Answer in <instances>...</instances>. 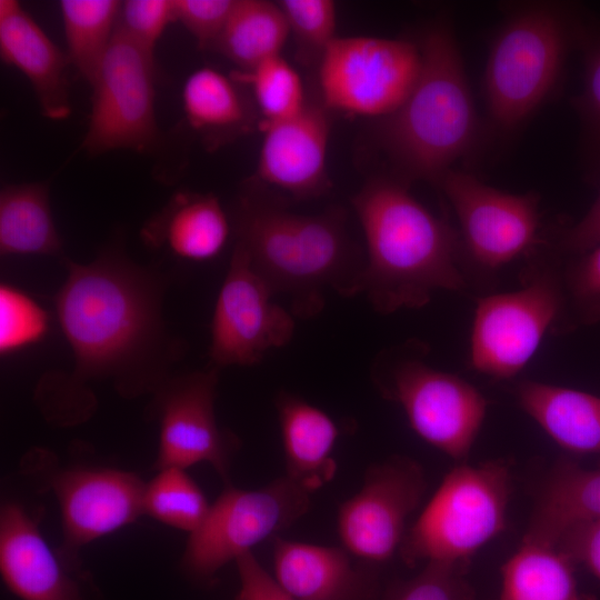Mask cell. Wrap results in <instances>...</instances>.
<instances>
[{"label": "cell", "mask_w": 600, "mask_h": 600, "mask_svg": "<svg viewBox=\"0 0 600 600\" xmlns=\"http://www.w3.org/2000/svg\"><path fill=\"white\" fill-rule=\"evenodd\" d=\"M219 369L171 376L152 394V409L159 420L158 470L184 469L209 463L223 479L229 478L238 438L221 428L214 413Z\"/></svg>", "instance_id": "obj_14"}, {"label": "cell", "mask_w": 600, "mask_h": 600, "mask_svg": "<svg viewBox=\"0 0 600 600\" xmlns=\"http://www.w3.org/2000/svg\"><path fill=\"white\" fill-rule=\"evenodd\" d=\"M510 472L504 462L460 466L443 479L399 548L407 563L466 564L506 524Z\"/></svg>", "instance_id": "obj_8"}, {"label": "cell", "mask_w": 600, "mask_h": 600, "mask_svg": "<svg viewBox=\"0 0 600 600\" xmlns=\"http://www.w3.org/2000/svg\"><path fill=\"white\" fill-rule=\"evenodd\" d=\"M344 213L297 214L260 199L243 200L237 243L273 294L290 298L296 318L317 317L324 292L344 298L360 293L366 253L346 231Z\"/></svg>", "instance_id": "obj_3"}, {"label": "cell", "mask_w": 600, "mask_h": 600, "mask_svg": "<svg viewBox=\"0 0 600 600\" xmlns=\"http://www.w3.org/2000/svg\"><path fill=\"white\" fill-rule=\"evenodd\" d=\"M176 22L172 0H127L121 2L117 27L150 52L167 27Z\"/></svg>", "instance_id": "obj_37"}, {"label": "cell", "mask_w": 600, "mask_h": 600, "mask_svg": "<svg viewBox=\"0 0 600 600\" xmlns=\"http://www.w3.org/2000/svg\"><path fill=\"white\" fill-rule=\"evenodd\" d=\"M273 297L236 244L211 320L210 367H252L291 341L294 317Z\"/></svg>", "instance_id": "obj_13"}, {"label": "cell", "mask_w": 600, "mask_h": 600, "mask_svg": "<svg viewBox=\"0 0 600 600\" xmlns=\"http://www.w3.org/2000/svg\"><path fill=\"white\" fill-rule=\"evenodd\" d=\"M0 56L29 80L46 118L54 121L69 118L67 53L16 0H0Z\"/></svg>", "instance_id": "obj_19"}, {"label": "cell", "mask_w": 600, "mask_h": 600, "mask_svg": "<svg viewBox=\"0 0 600 600\" xmlns=\"http://www.w3.org/2000/svg\"><path fill=\"white\" fill-rule=\"evenodd\" d=\"M554 547L573 563L584 566L600 581V520L567 529Z\"/></svg>", "instance_id": "obj_39"}, {"label": "cell", "mask_w": 600, "mask_h": 600, "mask_svg": "<svg viewBox=\"0 0 600 600\" xmlns=\"http://www.w3.org/2000/svg\"><path fill=\"white\" fill-rule=\"evenodd\" d=\"M311 492L286 474L264 487H227L190 533L182 566L193 578H212L224 564L278 537L311 507Z\"/></svg>", "instance_id": "obj_9"}, {"label": "cell", "mask_w": 600, "mask_h": 600, "mask_svg": "<svg viewBox=\"0 0 600 600\" xmlns=\"http://www.w3.org/2000/svg\"><path fill=\"white\" fill-rule=\"evenodd\" d=\"M274 580L293 600H369L373 577L347 549L272 539Z\"/></svg>", "instance_id": "obj_18"}, {"label": "cell", "mask_w": 600, "mask_h": 600, "mask_svg": "<svg viewBox=\"0 0 600 600\" xmlns=\"http://www.w3.org/2000/svg\"><path fill=\"white\" fill-rule=\"evenodd\" d=\"M577 47L582 51L583 83L572 104L582 131L584 174L600 183V28L582 19Z\"/></svg>", "instance_id": "obj_30"}, {"label": "cell", "mask_w": 600, "mask_h": 600, "mask_svg": "<svg viewBox=\"0 0 600 600\" xmlns=\"http://www.w3.org/2000/svg\"><path fill=\"white\" fill-rule=\"evenodd\" d=\"M181 99L188 123L210 147L250 128V111L237 80L211 67L199 68L188 76Z\"/></svg>", "instance_id": "obj_25"}, {"label": "cell", "mask_w": 600, "mask_h": 600, "mask_svg": "<svg viewBox=\"0 0 600 600\" xmlns=\"http://www.w3.org/2000/svg\"><path fill=\"white\" fill-rule=\"evenodd\" d=\"M553 242L563 256L588 251L600 243V194L574 224L562 229Z\"/></svg>", "instance_id": "obj_41"}, {"label": "cell", "mask_w": 600, "mask_h": 600, "mask_svg": "<svg viewBox=\"0 0 600 600\" xmlns=\"http://www.w3.org/2000/svg\"><path fill=\"white\" fill-rule=\"evenodd\" d=\"M504 13L483 76L490 128L500 138L519 131L554 92L582 20L553 1L516 2Z\"/></svg>", "instance_id": "obj_5"}, {"label": "cell", "mask_w": 600, "mask_h": 600, "mask_svg": "<svg viewBox=\"0 0 600 600\" xmlns=\"http://www.w3.org/2000/svg\"><path fill=\"white\" fill-rule=\"evenodd\" d=\"M236 563L240 578L238 600H293L279 587L252 552L240 556Z\"/></svg>", "instance_id": "obj_40"}, {"label": "cell", "mask_w": 600, "mask_h": 600, "mask_svg": "<svg viewBox=\"0 0 600 600\" xmlns=\"http://www.w3.org/2000/svg\"><path fill=\"white\" fill-rule=\"evenodd\" d=\"M281 8L290 33L301 49L317 54L320 60L328 46L337 38L336 4L330 0H282Z\"/></svg>", "instance_id": "obj_35"}, {"label": "cell", "mask_w": 600, "mask_h": 600, "mask_svg": "<svg viewBox=\"0 0 600 600\" xmlns=\"http://www.w3.org/2000/svg\"><path fill=\"white\" fill-rule=\"evenodd\" d=\"M63 262L54 302L74 368L59 390L77 396L87 382L104 381L126 398L153 393L184 353L162 316L167 277L111 249L88 263Z\"/></svg>", "instance_id": "obj_1"}, {"label": "cell", "mask_w": 600, "mask_h": 600, "mask_svg": "<svg viewBox=\"0 0 600 600\" xmlns=\"http://www.w3.org/2000/svg\"><path fill=\"white\" fill-rule=\"evenodd\" d=\"M44 309L23 291L0 287V353L7 356L39 342L48 332Z\"/></svg>", "instance_id": "obj_34"}, {"label": "cell", "mask_w": 600, "mask_h": 600, "mask_svg": "<svg viewBox=\"0 0 600 600\" xmlns=\"http://www.w3.org/2000/svg\"><path fill=\"white\" fill-rule=\"evenodd\" d=\"M459 223L464 262L494 272L526 257L541 238L540 196L491 187L473 173L453 168L436 184Z\"/></svg>", "instance_id": "obj_12"}, {"label": "cell", "mask_w": 600, "mask_h": 600, "mask_svg": "<svg viewBox=\"0 0 600 600\" xmlns=\"http://www.w3.org/2000/svg\"><path fill=\"white\" fill-rule=\"evenodd\" d=\"M573 566L557 547L524 538L501 569L499 600H594L580 591Z\"/></svg>", "instance_id": "obj_27"}, {"label": "cell", "mask_w": 600, "mask_h": 600, "mask_svg": "<svg viewBox=\"0 0 600 600\" xmlns=\"http://www.w3.org/2000/svg\"><path fill=\"white\" fill-rule=\"evenodd\" d=\"M600 520V469L562 461L553 470L524 538L554 546L569 528Z\"/></svg>", "instance_id": "obj_24"}, {"label": "cell", "mask_w": 600, "mask_h": 600, "mask_svg": "<svg viewBox=\"0 0 600 600\" xmlns=\"http://www.w3.org/2000/svg\"><path fill=\"white\" fill-rule=\"evenodd\" d=\"M210 506L201 489L181 468L160 469L146 484L144 513L189 533L202 523Z\"/></svg>", "instance_id": "obj_31"}, {"label": "cell", "mask_w": 600, "mask_h": 600, "mask_svg": "<svg viewBox=\"0 0 600 600\" xmlns=\"http://www.w3.org/2000/svg\"><path fill=\"white\" fill-rule=\"evenodd\" d=\"M422 468L407 457L371 466L361 489L341 503L338 533L342 546L368 563L388 560L400 548L406 522L426 491Z\"/></svg>", "instance_id": "obj_15"}, {"label": "cell", "mask_w": 600, "mask_h": 600, "mask_svg": "<svg viewBox=\"0 0 600 600\" xmlns=\"http://www.w3.org/2000/svg\"><path fill=\"white\" fill-rule=\"evenodd\" d=\"M522 409L563 449L600 454V397L538 381L517 389Z\"/></svg>", "instance_id": "obj_23"}, {"label": "cell", "mask_w": 600, "mask_h": 600, "mask_svg": "<svg viewBox=\"0 0 600 600\" xmlns=\"http://www.w3.org/2000/svg\"><path fill=\"white\" fill-rule=\"evenodd\" d=\"M230 236L228 217L210 193L179 192L141 230L147 246L167 248L190 261H208L221 253Z\"/></svg>", "instance_id": "obj_21"}, {"label": "cell", "mask_w": 600, "mask_h": 600, "mask_svg": "<svg viewBox=\"0 0 600 600\" xmlns=\"http://www.w3.org/2000/svg\"><path fill=\"white\" fill-rule=\"evenodd\" d=\"M233 78L251 86L264 122L289 119L307 104L299 74L281 54L268 58Z\"/></svg>", "instance_id": "obj_32"}, {"label": "cell", "mask_w": 600, "mask_h": 600, "mask_svg": "<svg viewBox=\"0 0 600 600\" xmlns=\"http://www.w3.org/2000/svg\"><path fill=\"white\" fill-rule=\"evenodd\" d=\"M562 284L568 332L579 326L600 324V243L564 256Z\"/></svg>", "instance_id": "obj_33"}, {"label": "cell", "mask_w": 600, "mask_h": 600, "mask_svg": "<svg viewBox=\"0 0 600 600\" xmlns=\"http://www.w3.org/2000/svg\"><path fill=\"white\" fill-rule=\"evenodd\" d=\"M401 179L378 178L352 199L366 239L363 293L382 314L428 304L468 287L458 229L436 217Z\"/></svg>", "instance_id": "obj_2"}, {"label": "cell", "mask_w": 600, "mask_h": 600, "mask_svg": "<svg viewBox=\"0 0 600 600\" xmlns=\"http://www.w3.org/2000/svg\"><path fill=\"white\" fill-rule=\"evenodd\" d=\"M421 69L419 43L406 39L337 37L319 60L327 109L387 117L412 90Z\"/></svg>", "instance_id": "obj_10"}, {"label": "cell", "mask_w": 600, "mask_h": 600, "mask_svg": "<svg viewBox=\"0 0 600 600\" xmlns=\"http://www.w3.org/2000/svg\"><path fill=\"white\" fill-rule=\"evenodd\" d=\"M0 252L2 256L62 253L47 183L6 184L1 188Z\"/></svg>", "instance_id": "obj_26"}, {"label": "cell", "mask_w": 600, "mask_h": 600, "mask_svg": "<svg viewBox=\"0 0 600 600\" xmlns=\"http://www.w3.org/2000/svg\"><path fill=\"white\" fill-rule=\"evenodd\" d=\"M326 109L306 104L289 119L263 122L258 161L262 181L296 198L319 196L327 189L330 121Z\"/></svg>", "instance_id": "obj_17"}, {"label": "cell", "mask_w": 600, "mask_h": 600, "mask_svg": "<svg viewBox=\"0 0 600 600\" xmlns=\"http://www.w3.org/2000/svg\"><path fill=\"white\" fill-rule=\"evenodd\" d=\"M429 346L409 339L381 350L370 377L380 394L404 411L413 431L454 459L464 458L479 433L487 401L467 380L432 368Z\"/></svg>", "instance_id": "obj_7"}, {"label": "cell", "mask_w": 600, "mask_h": 600, "mask_svg": "<svg viewBox=\"0 0 600 600\" xmlns=\"http://www.w3.org/2000/svg\"><path fill=\"white\" fill-rule=\"evenodd\" d=\"M0 570L6 586L21 600H82L37 524L14 502L1 508Z\"/></svg>", "instance_id": "obj_20"}, {"label": "cell", "mask_w": 600, "mask_h": 600, "mask_svg": "<svg viewBox=\"0 0 600 600\" xmlns=\"http://www.w3.org/2000/svg\"><path fill=\"white\" fill-rule=\"evenodd\" d=\"M286 476L309 492L331 481L337 472L332 456L339 429L320 408L289 392L276 398Z\"/></svg>", "instance_id": "obj_22"}, {"label": "cell", "mask_w": 600, "mask_h": 600, "mask_svg": "<svg viewBox=\"0 0 600 600\" xmlns=\"http://www.w3.org/2000/svg\"><path fill=\"white\" fill-rule=\"evenodd\" d=\"M521 286L477 300L470 334V364L494 379L517 376L546 333L568 332L562 284L564 256L542 240L526 257Z\"/></svg>", "instance_id": "obj_6"}, {"label": "cell", "mask_w": 600, "mask_h": 600, "mask_svg": "<svg viewBox=\"0 0 600 600\" xmlns=\"http://www.w3.org/2000/svg\"><path fill=\"white\" fill-rule=\"evenodd\" d=\"M67 57L90 86L116 32L121 2L117 0H61Z\"/></svg>", "instance_id": "obj_29"}, {"label": "cell", "mask_w": 600, "mask_h": 600, "mask_svg": "<svg viewBox=\"0 0 600 600\" xmlns=\"http://www.w3.org/2000/svg\"><path fill=\"white\" fill-rule=\"evenodd\" d=\"M419 47V77L401 106L381 118L379 140L399 179L436 186L476 150L482 127L451 21L434 22Z\"/></svg>", "instance_id": "obj_4"}, {"label": "cell", "mask_w": 600, "mask_h": 600, "mask_svg": "<svg viewBox=\"0 0 600 600\" xmlns=\"http://www.w3.org/2000/svg\"><path fill=\"white\" fill-rule=\"evenodd\" d=\"M64 540L80 547L133 522L144 513L146 484L132 472L74 468L50 478Z\"/></svg>", "instance_id": "obj_16"}, {"label": "cell", "mask_w": 600, "mask_h": 600, "mask_svg": "<svg viewBox=\"0 0 600 600\" xmlns=\"http://www.w3.org/2000/svg\"><path fill=\"white\" fill-rule=\"evenodd\" d=\"M236 0H172L176 22L196 39L199 48H212Z\"/></svg>", "instance_id": "obj_38"}, {"label": "cell", "mask_w": 600, "mask_h": 600, "mask_svg": "<svg viewBox=\"0 0 600 600\" xmlns=\"http://www.w3.org/2000/svg\"><path fill=\"white\" fill-rule=\"evenodd\" d=\"M463 568L460 563L427 562L419 574L397 589L391 600H472Z\"/></svg>", "instance_id": "obj_36"}, {"label": "cell", "mask_w": 600, "mask_h": 600, "mask_svg": "<svg viewBox=\"0 0 600 600\" xmlns=\"http://www.w3.org/2000/svg\"><path fill=\"white\" fill-rule=\"evenodd\" d=\"M154 76V54L117 27L91 83V113L81 144L88 154L148 152L157 146Z\"/></svg>", "instance_id": "obj_11"}, {"label": "cell", "mask_w": 600, "mask_h": 600, "mask_svg": "<svg viewBox=\"0 0 600 600\" xmlns=\"http://www.w3.org/2000/svg\"><path fill=\"white\" fill-rule=\"evenodd\" d=\"M290 31L278 3L236 0L216 48L242 71H249L281 50Z\"/></svg>", "instance_id": "obj_28"}]
</instances>
